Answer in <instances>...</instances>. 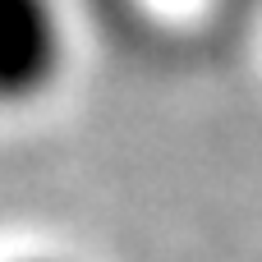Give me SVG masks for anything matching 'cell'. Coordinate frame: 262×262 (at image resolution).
<instances>
[{
  "mask_svg": "<svg viewBox=\"0 0 262 262\" xmlns=\"http://www.w3.org/2000/svg\"><path fill=\"white\" fill-rule=\"evenodd\" d=\"M64 46L55 0H0V106L41 101L64 69Z\"/></svg>",
  "mask_w": 262,
  "mask_h": 262,
  "instance_id": "6da1fadb",
  "label": "cell"
},
{
  "mask_svg": "<svg viewBox=\"0 0 262 262\" xmlns=\"http://www.w3.org/2000/svg\"><path fill=\"white\" fill-rule=\"evenodd\" d=\"M23 262H60V258H23Z\"/></svg>",
  "mask_w": 262,
  "mask_h": 262,
  "instance_id": "7a4b0ae2",
  "label": "cell"
}]
</instances>
